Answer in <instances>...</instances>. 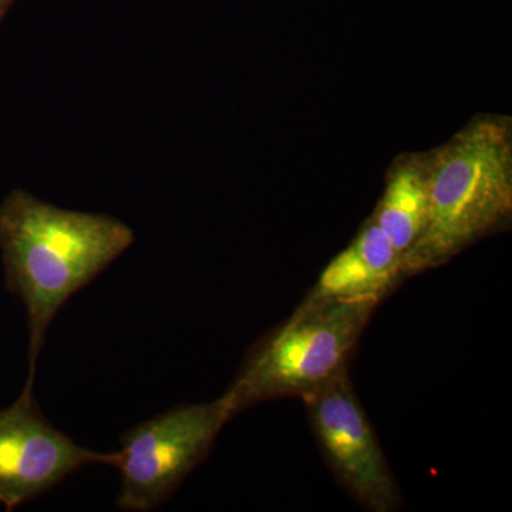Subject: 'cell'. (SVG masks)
Returning a JSON list of instances; mask_svg holds the SVG:
<instances>
[{
    "mask_svg": "<svg viewBox=\"0 0 512 512\" xmlns=\"http://www.w3.org/2000/svg\"><path fill=\"white\" fill-rule=\"evenodd\" d=\"M136 241V232L109 214L57 207L16 188L0 202V258L9 292L28 323V376L35 390L47 330L77 292L103 274Z\"/></svg>",
    "mask_w": 512,
    "mask_h": 512,
    "instance_id": "obj_1",
    "label": "cell"
},
{
    "mask_svg": "<svg viewBox=\"0 0 512 512\" xmlns=\"http://www.w3.org/2000/svg\"><path fill=\"white\" fill-rule=\"evenodd\" d=\"M427 222L404 279L437 268L510 218L512 144L504 120L480 119L424 163Z\"/></svg>",
    "mask_w": 512,
    "mask_h": 512,
    "instance_id": "obj_2",
    "label": "cell"
},
{
    "mask_svg": "<svg viewBox=\"0 0 512 512\" xmlns=\"http://www.w3.org/2000/svg\"><path fill=\"white\" fill-rule=\"evenodd\" d=\"M380 301L299 303L291 318L248 350L227 392L232 416L256 404L301 397L348 369Z\"/></svg>",
    "mask_w": 512,
    "mask_h": 512,
    "instance_id": "obj_3",
    "label": "cell"
},
{
    "mask_svg": "<svg viewBox=\"0 0 512 512\" xmlns=\"http://www.w3.org/2000/svg\"><path fill=\"white\" fill-rule=\"evenodd\" d=\"M232 417L221 394L212 402L171 407L124 431L111 466L120 477L117 510L163 507L210 454Z\"/></svg>",
    "mask_w": 512,
    "mask_h": 512,
    "instance_id": "obj_4",
    "label": "cell"
},
{
    "mask_svg": "<svg viewBox=\"0 0 512 512\" xmlns=\"http://www.w3.org/2000/svg\"><path fill=\"white\" fill-rule=\"evenodd\" d=\"M301 399L316 443L346 493L370 512L399 510V488L348 369Z\"/></svg>",
    "mask_w": 512,
    "mask_h": 512,
    "instance_id": "obj_5",
    "label": "cell"
},
{
    "mask_svg": "<svg viewBox=\"0 0 512 512\" xmlns=\"http://www.w3.org/2000/svg\"><path fill=\"white\" fill-rule=\"evenodd\" d=\"M116 451L92 450L53 426L40 410L35 390L0 409V508L18 510L77 471L113 466Z\"/></svg>",
    "mask_w": 512,
    "mask_h": 512,
    "instance_id": "obj_6",
    "label": "cell"
},
{
    "mask_svg": "<svg viewBox=\"0 0 512 512\" xmlns=\"http://www.w3.org/2000/svg\"><path fill=\"white\" fill-rule=\"evenodd\" d=\"M403 258L370 218L355 239L323 269L302 303L382 302L403 276Z\"/></svg>",
    "mask_w": 512,
    "mask_h": 512,
    "instance_id": "obj_7",
    "label": "cell"
},
{
    "mask_svg": "<svg viewBox=\"0 0 512 512\" xmlns=\"http://www.w3.org/2000/svg\"><path fill=\"white\" fill-rule=\"evenodd\" d=\"M372 220L402 258L412 251L427 222L423 161H403L393 168Z\"/></svg>",
    "mask_w": 512,
    "mask_h": 512,
    "instance_id": "obj_8",
    "label": "cell"
},
{
    "mask_svg": "<svg viewBox=\"0 0 512 512\" xmlns=\"http://www.w3.org/2000/svg\"><path fill=\"white\" fill-rule=\"evenodd\" d=\"M18 0H0V26H2L3 20L8 16L9 10Z\"/></svg>",
    "mask_w": 512,
    "mask_h": 512,
    "instance_id": "obj_9",
    "label": "cell"
}]
</instances>
